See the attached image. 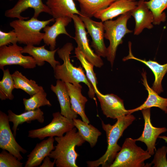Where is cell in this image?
<instances>
[{
    "instance_id": "24",
    "label": "cell",
    "mask_w": 167,
    "mask_h": 167,
    "mask_svg": "<svg viewBox=\"0 0 167 167\" xmlns=\"http://www.w3.org/2000/svg\"><path fill=\"white\" fill-rule=\"evenodd\" d=\"M46 4L51 11V15L55 19L64 16L71 17L74 14L81 15L74 0H47Z\"/></svg>"
},
{
    "instance_id": "7",
    "label": "cell",
    "mask_w": 167,
    "mask_h": 167,
    "mask_svg": "<svg viewBox=\"0 0 167 167\" xmlns=\"http://www.w3.org/2000/svg\"><path fill=\"white\" fill-rule=\"evenodd\" d=\"M53 116L51 122L47 125L29 131L28 137L41 140L48 137H61L75 127L73 120L64 117L59 112L53 113Z\"/></svg>"
},
{
    "instance_id": "21",
    "label": "cell",
    "mask_w": 167,
    "mask_h": 167,
    "mask_svg": "<svg viewBox=\"0 0 167 167\" xmlns=\"http://www.w3.org/2000/svg\"><path fill=\"white\" fill-rule=\"evenodd\" d=\"M45 45L40 47H35L32 45H26L23 48L22 53L28 54L32 57L36 61V65L39 66L44 65L45 61L48 62L54 70L57 65L60 64L54 58L55 54L58 48L53 50H48L45 49Z\"/></svg>"
},
{
    "instance_id": "19",
    "label": "cell",
    "mask_w": 167,
    "mask_h": 167,
    "mask_svg": "<svg viewBox=\"0 0 167 167\" xmlns=\"http://www.w3.org/2000/svg\"><path fill=\"white\" fill-rule=\"evenodd\" d=\"M143 84L147 90L148 95L145 102L140 106L128 110L129 114L143 109L151 108L152 107H157L165 113H167V98L162 97L149 86L147 80L146 72L143 69L142 73Z\"/></svg>"
},
{
    "instance_id": "2",
    "label": "cell",
    "mask_w": 167,
    "mask_h": 167,
    "mask_svg": "<svg viewBox=\"0 0 167 167\" xmlns=\"http://www.w3.org/2000/svg\"><path fill=\"white\" fill-rule=\"evenodd\" d=\"M57 142L54 150L49 156L54 159L57 167H78L76 163L79 155L75 148L81 146L85 140L74 127L66 133L64 135L55 137Z\"/></svg>"
},
{
    "instance_id": "30",
    "label": "cell",
    "mask_w": 167,
    "mask_h": 167,
    "mask_svg": "<svg viewBox=\"0 0 167 167\" xmlns=\"http://www.w3.org/2000/svg\"><path fill=\"white\" fill-rule=\"evenodd\" d=\"M3 76L0 81V98L2 100H12L14 98L12 92L15 88L14 83L8 69L3 70Z\"/></svg>"
},
{
    "instance_id": "8",
    "label": "cell",
    "mask_w": 167,
    "mask_h": 167,
    "mask_svg": "<svg viewBox=\"0 0 167 167\" xmlns=\"http://www.w3.org/2000/svg\"><path fill=\"white\" fill-rule=\"evenodd\" d=\"M23 48L17 43L0 47V69L2 71L6 65H18L24 69L35 68L36 63L32 56H24L22 51Z\"/></svg>"
},
{
    "instance_id": "20",
    "label": "cell",
    "mask_w": 167,
    "mask_h": 167,
    "mask_svg": "<svg viewBox=\"0 0 167 167\" xmlns=\"http://www.w3.org/2000/svg\"><path fill=\"white\" fill-rule=\"evenodd\" d=\"M50 89L57 97L60 105L61 114L70 119L76 118L78 114L71 108L70 97L65 83L57 80L55 85H51Z\"/></svg>"
},
{
    "instance_id": "14",
    "label": "cell",
    "mask_w": 167,
    "mask_h": 167,
    "mask_svg": "<svg viewBox=\"0 0 167 167\" xmlns=\"http://www.w3.org/2000/svg\"><path fill=\"white\" fill-rule=\"evenodd\" d=\"M28 8L34 9L32 17L34 18H37L40 14L43 12L51 15L50 9L46 4L43 3L42 0H18L13 7L5 11V16L8 18L27 19L29 17H23L21 14Z\"/></svg>"
},
{
    "instance_id": "38",
    "label": "cell",
    "mask_w": 167,
    "mask_h": 167,
    "mask_svg": "<svg viewBox=\"0 0 167 167\" xmlns=\"http://www.w3.org/2000/svg\"><path fill=\"white\" fill-rule=\"evenodd\" d=\"M164 4L165 8L166 9L167 8V0H161Z\"/></svg>"
},
{
    "instance_id": "1",
    "label": "cell",
    "mask_w": 167,
    "mask_h": 167,
    "mask_svg": "<svg viewBox=\"0 0 167 167\" xmlns=\"http://www.w3.org/2000/svg\"><path fill=\"white\" fill-rule=\"evenodd\" d=\"M135 117L131 114L118 118L113 125L105 124L102 121L103 129L105 131L107 138V147L105 153L98 159L88 161L86 163L89 167H109L121 148L118 142L124 131L135 120Z\"/></svg>"
},
{
    "instance_id": "31",
    "label": "cell",
    "mask_w": 167,
    "mask_h": 167,
    "mask_svg": "<svg viewBox=\"0 0 167 167\" xmlns=\"http://www.w3.org/2000/svg\"><path fill=\"white\" fill-rule=\"evenodd\" d=\"M75 57L79 61L84 68L86 76L93 86L95 93L100 92L97 87L98 82L96 74L93 70L94 66L87 59L84 55L77 47L75 48Z\"/></svg>"
},
{
    "instance_id": "26",
    "label": "cell",
    "mask_w": 167,
    "mask_h": 167,
    "mask_svg": "<svg viewBox=\"0 0 167 167\" xmlns=\"http://www.w3.org/2000/svg\"><path fill=\"white\" fill-rule=\"evenodd\" d=\"M78 2L81 15L91 18L118 0H74Z\"/></svg>"
},
{
    "instance_id": "41",
    "label": "cell",
    "mask_w": 167,
    "mask_h": 167,
    "mask_svg": "<svg viewBox=\"0 0 167 167\" xmlns=\"http://www.w3.org/2000/svg\"></svg>"
},
{
    "instance_id": "5",
    "label": "cell",
    "mask_w": 167,
    "mask_h": 167,
    "mask_svg": "<svg viewBox=\"0 0 167 167\" xmlns=\"http://www.w3.org/2000/svg\"><path fill=\"white\" fill-rule=\"evenodd\" d=\"M131 11L120 15L115 20H109L103 22L105 32L104 38L109 42L107 48L106 57L112 67L118 45L123 42L122 39L127 34L132 32L128 29L127 24L131 18Z\"/></svg>"
},
{
    "instance_id": "39",
    "label": "cell",
    "mask_w": 167,
    "mask_h": 167,
    "mask_svg": "<svg viewBox=\"0 0 167 167\" xmlns=\"http://www.w3.org/2000/svg\"><path fill=\"white\" fill-rule=\"evenodd\" d=\"M9 0L10 1H13V0Z\"/></svg>"
},
{
    "instance_id": "29",
    "label": "cell",
    "mask_w": 167,
    "mask_h": 167,
    "mask_svg": "<svg viewBox=\"0 0 167 167\" xmlns=\"http://www.w3.org/2000/svg\"><path fill=\"white\" fill-rule=\"evenodd\" d=\"M46 96L47 93L43 89L31 96L28 99L23 98V103L25 111L35 110L43 106H51V103Z\"/></svg>"
},
{
    "instance_id": "36",
    "label": "cell",
    "mask_w": 167,
    "mask_h": 167,
    "mask_svg": "<svg viewBox=\"0 0 167 167\" xmlns=\"http://www.w3.org/2000/svg\"><path fill=\"white\" fill-rule=\"evenodd\" d=\"M50 157L47 156H46L43 160V162L40 167H53L55 164V161L52 162L50 160Z\"/></svg>"
},
{
    "instance_id": "13",
    "label": "cell",
    "mask_w": 167,
    "mask_h": 167,
    "mask_svg": "<svg viewBox=\"0 0 167 167\" xmlns=\"http://www.w3.org/2000/svg\"><path fill=\"white\" fill-rule=\"evenodd\" d=\"M100 102L101 110L107 118L113 119L130 114L124 107L123 101L113 94H96Z\"/></svg>"
},
{
    "instance_id": "27",
    "label": "cell",
    "mask_w": 167,
    "mask_h": 167,
    "mask_svg": "<svg viewBox=\"0 0 167 167\" xmlns=\"http://www.w3.org/2000/svg\"><path fill=\"white\" fill-rule=\"evenodd\" d=\"M73 121L75 127L78 130L83 139L89 143L91 148L94 147L101 132L92 125L80 119L76 118L73 119Z\"/></svg>"
},
{
    "instance_id": "12",
    "label": "cell",
    "mask_w": 167,
    "mask_h": 167,
    "mask_svg": "<svg viewBox=\"0 0 167 167\" xmlns=\"http://www.w3.org/2000/svg\"><path fill=\"white\" fill-rule=\"evenodd\" d=\"M141 111L144 120V128L141 135L135 139L136 141L144 143L147 146V150L152 156L155 154L157 139L161 134L167 131V128L165 127H156L152 125L150 108Z\"/></svg>"
},
{
    "instance_id": "34",
    "label": "cell",
    "mask_w": 167,
    "mask_h": 167,
    "mask_svg": "<svg viewBox=\"0 0 167 167\" xmlns=\"http://www.w3.org/2000/svg\"><path fill=\"white\" fill-rule=\"evenodd\" d=\"M167 147L165 146L155 151L153 159L151 163L154 164V167H167Z\"/></svg>"
},
{
    "instance_id": "16",
    "label": "cell",
    "mask_w": 167,
    "mask_h": 167,
    "mask_svg": "<svg viewBox=\"0 0 167 167\" xmlns=\"http://www.w3.org/2000/svg\"><path fill=\"white\" fill-rule=\"evenodd\" d=\"M129 54L126 57L122 59L123 61L129 59H134L141 62L150 68L154 74L155 80L153 83L152 89L158 94L163 92L161 83L162 80L167 72V63L161 64L156 61L149 60L147 61L145 59H142L134 56L131 51V43L129 41L128 43Z\"/></svg>"
},
{
    "instance_id": "10",
    "label": "cell",
    "mask_w": 167,
    "mask_h": 167,
    "mask_svg": "<svg viewBox=\"0 0 167 167\" xmlns=\"http://www.w3.org/2000/svg\"><path fill=\"white\" fill-rule=\"evenodd\" d=\"M8 115L0 111V148L12 154L19 160L23 159L20 153L25 154L26 150L16 141L10 128Z\"/></svg>"
},
{
    "instance_id": "40",
    "label": "cell",
    "mask_w": 167,
    "mask_h": 167,
    "mask_svg": "<svg viewBox=\"0 0 167 167\" xmlns=\"http://www.w3.org/2000/svg\"><path fill=\"white\" fill-rule=\"evenodd\" d=\"M131 0V1H135V0Z\"/></svg>"
},
{
    "instance_id": "33",
    "label": "cell",
    "mask_w": 167,
    "mask_h": 167,
    "mask_svg": "<svg viewBox=\"0 0 167 167\" xmlns=\"http://www.w3.org/2000/svg\"><path fill=\"white\" fill-rule=\"evenodd\" d=\"M23 163L12 154L3 150L0 153V167H22Z\"/></svg>"
},
{
    "instance_id": "18",
    "label": "cell",
    "mask_w": 167,
    "mask_h": 167,
    "mask_svg": "<svg viewBox=\"0 0 167 167\" xmlns=\"http://www.w3.org/2000/svg\"><path fill=\"white\" fill-rule=\"evenodd\" d=\"M135 21L134 34L139 35L145 28L152 29L154 17L152 12L147 7L145 0H140L136 7L131 11Z\"/></svg>"
},
{
    "instance_id": "35",
    "label": "cell",
    "mask_w": 167,
    "mask_h": 167,
    "mask_svg": "<svg viewBox=\"0 0 167 167\" xmlns=\"http://www.w3.org/2000/svg\"><path fill=\"white\" fill-rule=\"evenodd\" d=\"M18 40L16 33L13 30L8 32L0 30V47L7 45L11 43H17Z\"/></svg>"
},
{
    "instance_id": "9",
    "label": "cell",
    "mask_w": 167,
    "mask_h": 167,
    "mask_svg": "<svg viewBox=\"0 0 167 167\" xmlns=\"http://www.w3.org/2000/svg\"><path fill=\"white\" fill-rule=\"evenodd\" d=\"M71 18L75 28V36L73 38L77 44V47L84 54L87 59L94 66L101 67L103 65L104 62L101 57L94 53L91 49L84 22L77 15H72Z\"/></svg>"
},
{
    "instance_id": "37",
    "label": "cell",
    "mask_w": 167,
    "mask_h": 167,
    "mask_svg": "<svg viewBox=\"0 0 167 167\" xmlns=\"http://www.w3.org/2000/svg\"><path fill=\"white\" fill-rule=\"evenodd\" d=\"M158 138L162 139L165 140V143H167V136H159Z\"/></svg>"
},
{
    "instance_id": "17",
    "label": "cell",
    "mask_w": 167,
    "mask_h": 167,
    "mask_svg": "<svg viewBox=\"0 0 167 167\" xmlns=\"http://www.w3.org/2000/svg\"><path fill=\"white\" fill-rule=\"evenodd\" d=\"M138 2L130 0H118L106 8L96 13L94 17L102 22L133 10L137 6Z\"/></svg>"
},
{
    "instance_id": "3",
    "label": "cell",
    "mask_w": 167,
    "mask_h": 167,
    "mask_svg": "<svg viewBox=\"0 0 167 167\" xmlns=\"http://www.w3.org/2000/svg\"><path fill=\"white\" fill-rule=\"evenodd\" d=\"M72 44L68 42L57 51L59 57L63 61L62 64L58 65L54 70V77L57 80L65 83L77 85L80 82L86 84L88 88V95L90 98H94L95 92L92 84L88 79L82 68L74 66L71 63L70 54L73 50Z\"/></svg>"
},
{
    "instance_id": "28",
    "label": "cell",
    "mask_w": 167,
    "mask_h": 167,
    "mask_svg": "<svg viewBox=\"0 0 167 167\" xmlns=\"http://www.w3.org/2000/svg\"><path fill=\"white\" fill-rule=\"evenodd\" d=\"M12 75L15 88L22 89L30 96L44 89L34 80L29 79L18 71H15Z\"/></svg>"
},
{
    "instance_id": "11",
    "label": "cell",
    "mask_w": 167,
    "mask_h": 167,
    "mask_svg": "<svg viewBox=\"0 0 167 167\" xmlns=\"http://www.w3.org/2000/svg\"><path fill=\"white\" fill-rule=\"evenodd\" d=\"M92 39L91 46L96 54L100 57H106L107 48L104 41L105 29L103 22L95 21L91 18L79 15Z\"/></svg>"
},
{
    "instance_id": "23",
    "label": "cell",
    "mask_w": 167,
    "mask_h": 167,
    "mask_svg": "<svg viewBox=\"0 0 167 167\" xmlns=\"http://www.w3.org/2000/svg\"><path fill=\"white\" fill-rule=\"evenodd\" d=\"M65 84L69 95L72 109L81 117L82 121L89 124L90 121L85 112V105L88 100L82 94V86L79 84L77 85L69 83Z\"/></svg>"
},
{
    "instance_id": "22",
    "label": "cell",
    "mask_w": 167,
    "mask_h": 167,
    "mask_svg": "<svg viewBox=\"0 0 167 167\" xmlns=\"http://www.w3.org/2000/svg\"><path fill=\"white\" fill-rule=\"evenodd\" d=\"M54 139L49 137L47 139L37 143L33 149L27 156V160L25 167H36L40 165L44 158L49 156L54 149Z\"/></svg>"
},
{
    "instance_id": "15",
    "label": "cell",
    "mask_w": 167,
    "mask_h": 167,
    "mask_svg": "<svg viewBox=\"0 0 167 167\" xmlns=\"http://www.w3.org/2000/svg\"><path fill=\"white\" fill-rule=\"evenodd\" d=\"M71 17H61L55 19V22L52 26L47 25L43 29L45 32L43 41L45 44L49 46L50 50L55 49L56 38L60 34H64L72 37L67 32L66 27L71 21Z\"/></svg>"
},
{
    "instance_id": "6",
    "label": "cell",
    "mask_w": 167,
    "mask_h": 167,
    "mask_svg": "<svg viewBox=\"0 0 167 167\" xmlns=\"http://www.w3.org/2000/svg\"><path fill=\"white\" fill-rule=\"evenodd\" d=\"M135 139H125L120 150L109 167H144V161L151 155L147 150L138 146Z\"/></svg>"
},
{
    "instance_id": "32",
    "label": "cell",
    "mask_w": 167,
    "mask_h": 167,
    "mask_svg": "<svg viewBox=\"0 0 167 167\" xmlns=\"http://www.w3.org/2000/svg\"><path fill=\"white\" fill-rule=\"evenodd\" d=\"M145 2L153 15V24L159 25L166 21V16L163 12L165 8L161 0H149Z\"/></svg>"
},
{
    "instance_id": "4",
    "label": "cell",
    "mask_w": 167,
    "mask_h": 167,
    "mask_svg": "<svg viewBox=\"0 0 167 167\" xmlns=\"http://www.w3.org/2000/svg\"><path fill=\"white\" fill-rule=\"evenodd\" d=\"M55 20L53 18L46 20H40L32 17L27 20H13L10 23V25L15 32L19 43L38 45L43 40L44 35V33L41 32V30Z\"/></svg>"
},
{
    "instance_id": "25",
    "label": "cell",
    "mask_w": 167,
    "mask_h": 167,
    "mask_svg": "<svg viewBox=\"0 0 167 167\" xmlns=\"http://www.w3.org/2000/svg\"><path fill=\"white\" fill-rule=\"evenodd\" d=\"M7 112L8 120L13 124L12 130L15 137L19 125L25 122L30 123L35 120H37L41 123H43L44 121V113L39 108L33 110L25 111L19 114H15L11 110H9Z\"/></svg>"
}]
</instances>
